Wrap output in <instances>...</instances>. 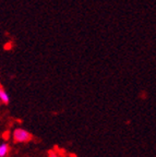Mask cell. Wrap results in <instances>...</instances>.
I'll return each mask as SVG.
<instances>
[{"label": "cell", "instance_id": "obj_1", "mask_svg": "<svg viewBox=\"0 0 156 157\" xmlns=\"http://www.w3.org/2000/svg\"><path fill=\"white\" fill-rule=\"evenodd\" d=\"M12 140L15 143H27L32 140V134L23 128H17L12 132Z\"/></svg>", "mask_w": 156, "mask_h": 157}, {"label": "cell", "instance_id": "obj_2", "mask_svg": "<svg viewBox=\"0 0 156 157\" xmlns=\"http://www.w3.org/2000/svg\"><path fill=\"white\" fill-rule=\"evenodd\" d=\"M10 152V146L8 143L3 142L0 144V157H6Z\"/></svg>", "mask_w": 156, "mask_h": 157}, {"label": "cell", "instance_id": "obj_3", "mask_svg": "<svg viewBox=\"0 0 156 157\" xmlns=\"http://www.w3.org/2000/svg\"><path fill=\"white\" fill-rule=\"evenodd\" d=\"M0 101L2 104H8L10 101V97L8 95V93L1 87H0Z\"/></svg>", "mask_w": 156, "mask_h": 157}, {"label": "cell", "instance_id": "obj_4", "mask_svg": "<svg viewBox=\"0 0 156 157\" xmlns=\"http://www.w3.org/2000/svg\"><path fill=\"white\" fill-rule=\"evenodd\" d=\"M49 157H60L58 154H56L55 152H50L49 153Z\"/></svg>", "mask_w": 156, "mask_h": 157}]
</instances>
